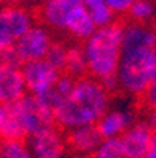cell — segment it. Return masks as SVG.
<instances>
[{
    "instance_id": "cell-8",
    "label": "cell",
    "mask_w": 156,
    "mask_h": 158,
    "mask_svg": "<svg viewBox=\"0 0 156 158\" xmlns=\"http://www.w3.org/2000/svg\"><path fill=\"white\" fill-rule=\"evenodd\" d=\"M33 158H66L67 156V141L66 135L56 125L42 130L27 139Z\"/></svg>"
},
{
    "instance_id": "cell-28",
    "label": "cell",
    "mask_w": 156,
    "mask_h": 158,
    "mask_svg": "<svg viewBox=\"0 0 156 158\" xmlns=\"http://www.w3.org/2000/svg\"><path fill=\"white\" fill-rule=\"evenodd\" d=\"M145 158H156V133H153V138L150 141V147H148Z\"/></svg>"
},
{
    "instance_id": "cell-10",
    "label": "cell",
    "mask_w": 156,
    "mask_h": 158,
    "mask_svg": "<svg viewBox=\"0 0 156 158\" xmlns=\"http://www.w3.org/2000/svg\"><path fill=\"white\" fill-rule=\"evenodd\" d=\"M25 94L27 88L20 67H13L5 63H0V103H14L20 100Z\"/></svg>"
},
{
    "instance_id": "cell-34",
    "label": "cell",
    "mask_w": 156,
    "mask_h": 158,
    "mask_svg": "<svg viewBox=\"0 0 156 158\" xmlns=\"http://www.w3.org/2000/svg\"><path fill=\"white\" fill-rule=\"evenodd\" d=\"M80 2H81V0H80Z\"/></svg>"
},
{
    "instance_id": "cell-13",
    "label": "cell",
    "mask_w": 156,
    "mask_h": 158,
    "mask_svg": "<svg viewBox=\"0 0 156 158\" xmlns=\"http://www.w3.org/2000/svg\"><path fill=\"white\" fill-rule=\"evenodd\" d=\"M102 136L95 125H84L66 133L67 149L80 156H92L98 144L102 143Z\"/></svg>"
},
{
    "instance_id": "cell-19",
    "label": "cell",
    "mask_w": 156,
    "mask_h": 158,
    "mask_svg": "<svg viewBox=\"0 0 156 158\" xmlns=\"http://www.w3.org/2000/svg\"><path fill=\"white\" fill-rule=\"evenodd\" d=\"M126 14L130 22L148 25L156 20V0H134Z\"/></svg>"
},
{
    "instance_id": "cell-33",
    "label": "cell",
    "mask_w": 156,
    "mask_h": 158,
    "mask_svg": "<svg viewBox=\"0 0 156 158\" xmlns=\"http://www.w3.org/2000/svg\"><path fill=\"white\" fill-rule=\"evenodd\" d=\"M153 28H154V31H156V20H154V27H153Z\"/></svg>"
},
{
    "instance_id": "cell-4",
    "label": "cell",
    "mask_w": 156,
    "mask_h": 158,
    "mask_svg": "<svg viewBox=\"0 0 156 158\" xmlns=\"http://www.w3.org/2000/svg\"><path fill=\"white\" fill-rule=\"evenodd\" d=\"M13 105L22 124V128L27 135V139L42 130H47L56 125L53 110L44 103L41 97L25 94Z\"/></svg>"
},
{
    "instance_id": "cell-7",
    "label": "cell",
    "mask_w": 156,
    "mask_h": 158,
    "mask_svg": "<svg viewBox=\"0 0 156 158\" xmlns=\"http://www.w3.org/2000/svg\"><path fill=\"white\" fill-rule=\"evenodd\" d=\"M53 35L52 31L42 24H34L24 36H22L16 42V52L22 61L28 63V61H36V60H44L53 44Z\"/></svg>"
},
{
    "instance_id": "cell-26",
    "label": "cell",
    "mask_w": 156,
    "mask_h": 158,
    "mask_svg": "<svg viewBox=\"0 0 156 158\" xmlns=\"http://www.w3.org/2000/svg\"><path fill=\"white\" fill-rule=\"evenodd\" d=\"M2 63L8 64V66H13V67H20L22 66V61L16 52L14 47H10V49H5L3 53H2Z\"/></svg>"
},
{
    "instance_id": "cell-5",
    "label": "cell",
    "mask_w": 156,
    "mask_h": 158,
    "mask_svg": "<svg viewBox=\"0 0 156 158\" xmlns=\"http://www.w3.org/2000/svg\"><path fill=\"white\" fill-rule=\"evenodd\" d=\"M34 14L30 8L2 5L0 6V47L3 50L14 47L16 42L33 25Z\"/></svg>"
},
{
    "instance_id": "cell-31",
    "label": "cell",
    "mask_w": 156,
    "mask_h": 158,
    "mask_svg": "<svg viewBox=\"0 0 156 158\" xmlns=\"http://www.w3.org/2000/svg\"><path fill=\"white\" fill-rule=\"evenodd\" d=\"M2 114H3V105L0 103V121H2Z\"/></svg>"
},
{
    "instance_id": "cell-9",
    "label": "cell",
    "mask_w": 156,
    "mask_h": 158,
    "mask_svg": "<svg viewBox=\"0 0 156 158\" xmlns=\"http://www.w3.org/2000/svg\"><path fill=\"white\" fill-rule=\"evenodd\" d=\"M151 138H153V130L148 125V122L144 121L134 122L120 136L125 158H145Z\"/></svg>"
},
{
    "instance_id": "cell-29",
    "label": "cell",
    "mask_w": 156,
    "mask_h": 158,
    "mask_svg": "<svg viewBox=\"0 0 156 158\" xmlns=\"http://www.w3.org/2000/svg\"><path fill=\"white\" fill-rule=\"evenodd\" d=\"M151 81H156V46L151 49Z\"/></svg>"
},
{
    "instance_id": "cell-25",
    "label": "cell",
    "mask_w": 156,
    "mask_h": 158,
    "mask_svg": "<svg viewBox=\"0 0 156 158\" xmlns=\"http://www.w3.org/2000/svg\"><path fill=\"white\" fill-rule=\"evenodd\" d=\"M103 2L113 10V13L116 16H123V14L128 13L130 6L133 5L134 0H103Z\"/></svg>"
},
{
    "instance_id": "cell-3",
    "label": "cell",
    "mask_w": 156,
    "mask_h": 158,
    "mask_svg": "<svg viewBox=\"0 0 156 158\" xmlns=\"http://www.w3.org/2000/svg\"><path fill=\"white\" fill-rule=\"evenodd\" d=\"M117 81L119 89L125 94L141 97L151 83V49L123 52L117 69Z\"/></svg>"
},
{
    "instance_id": "cell-22",
    "label": "cell",
    "mask_w": 156,
    "mask_h": 158,
    "mask_svg": "<svg viewBox=\"0 0 156 158\" xmlns=\"http://www.w3.org/2000/svg\"><path fill=\"white\" fill-rule=\"evenodd\" d=\"M46 60L49 64H52L55 69L61 74H64L66 71V60H67V44H64L61 41H53V44L50 46Z\"/></svg>"
},
{
    "instance_id": "cell-1",
    "label": "cell",
    "mask_w": 156,
    "mask_h": 158,
    "mask_svg": "<svg viewBox=\"0 0 156 158\" xmlns=\"http://www.w3.org/2000/svg\"><path fill=\"white\" fill-rule=\"evenodd\" d=\"M109 105L111 94L98 80L89 75L77 78L72 93L53 111L55 124L66 131L84 125H95L109 110Z\"/></svg>"
},
{
    "instance_id": "cell-20",
    "label": "cell",
    "mask_w": 156,
    "mask_h": 158,
    "mask_svg": "<svg viewBox=\"0 0 156 158\" xmlns=\"http://www.w3.org/2000/svg\"><path fill=\"white\" fill-rule=\"evenodd\" d=\"M0 158H33L25 139H0Z\"/></svg>"
},
{
    "instance_id": "cell-12",
    "label": "cell",
    "mask_w": 156,
    "mask_h": 158,
    "mask_svg": "<svg viewBox=\"0 0 156 158\" xmlns=\"http://www.w3.org/2000/svg\"><path fill=\"white\" fill-rule=\"evenodd\" d=\"M156 46V31L150 25L136 22H122V50L153 49Z\"/></svg>"
},
{
    "instance_id": "cell-27",
    "label": "cell",
    "mask_w": 156,
    "mask_h": 158,
    "mask_svg": "<svg viewBox=\"0 0 156 158\" xmlns=\"http://www.w3.org/2000/svg\"><path fill=\"white\" fill-rule=\"evenodd\" d=\"M6 5H14V6H24V8H28L30 5H34L39 0H5Z\"/></svg>"
},
{
    "instance_id": "cell-32",
    "label": "cell",
    "mask_w": 156,
    "mask_h": 158,
    "mask_svg": "<svg viewBox=\"0 0 156 158\" xmlns=\"http://www.w3.org/2000/svg\"><path fill=\"white\" fill-rule=\"evenodd\" d=\"M2 53H3V49L0 47V63H2Z\"/></svg>"
},
{
    "instance_id": "cell-30",
    "label": "cell",
    "mask_w": 156,
    "mask_h": 158,
    "mask_svg": "<svg viewBox=\"0 0 156 158\" xmlns=\"http://www.w3.org/2000/svg\"><path fill=\"white\" fill-rule=\"evenodd\" d=\"M148 125L151 127L153 133H156V110L148 113Z\"/></svg>"
},
{
    "instance_id": "cell-21",
    "label": "cell",
    "mask_w": 156,
    "mask_h": 158,
    "mask_svg": "<svg viewBox=\"0 0 156 158\" xmlns=\"http://www.w3.org/2000/svg\"><path fill=\"white\" fill-rule=\"evenodd\" d=\"M91 158H125L123 146L120 138H106L102 139Z\"/></svg>"
},
{
    "instance_id": "cell-2",
    "label": "cell",
    "mask_w": 156,
    "mask_h": 158,
    "mask_svg": "<svg viewBox=\"0 0 156 158\" xmlns=\"http://www.w3.org/2000/svg\"><path fill=\"white\" fill-rule=\"evenodd\" d=\"M81 46L87 63V75L98 80L109 94L116 93L119 89L117 69L123 53L122 22L117 20L108 27L97 28Z\"/></svg>"
},
{
    "instance_id": "cell-15",
    "label": "cell",
    "mask_w": 156,
    "mask_h": 158,
    "mask_svg": "<svg viewBox=\"0 0 156 158\" xmlns=\"http://www.w3.org/2000/svg\"><path fill=\"white\" fill-rule=\"evenodd\" d=\"M95 30L97 27L94 24V20L83 3H78L77 6L70 10L67 19H66V24H64V31L74 41L84 42L95 33Z\"/></svg>"
},
{
    "instance_id": "cell-24",
    "label": "cell",
    "mask_w": 156,
    "mask_h": 158,
    "mask_svg": "<svg viewBox=\"0 0 156 158\" xmlns=\"http://www.w3.org/2000/svg\"><path fill=\"white\" fill-rule=\"evenodd\" d=\"M142 105L145 108H148L150 111L156 110V81H151L150 86L145 89V93L139 97Z\"/></svg>"
},
{
    "instance_id": "cell-23",
    "label": "cell",
    "mask_w": 156,
    "mask_h": 158,
    "mask_svg": "<svg viewBox=\"0 0 156 158\" xmlns=\"http://www.w3.org/2000/svg\"><path fill=\"white\" fill-rule=\"evenodd\" d=\"M75 81H77V78L70 77L69 74H66V72L59 75V78H58L56 85L53 86V91H55V94L61 99V102H62L66 97H67V96L72 93Z\"/></svg>"
},
{
    "instance_id": "cell-18",
    "label": "cell",
    "mask_w": 156,
    "mask_h": 158,
    "mask_svg": "<svg viewBox=\"0 0 156 158\" xmlns=\"http://www.w3.org/2000/svg\"><path fill=\"white\" fill-rule=\"evenodd\" d=\"M81 3L87 10V13L91 14L97 28H103L117 22V16L103 0H81Z\"/></svg>"
},
{
    "instance_id": "cell-17",
    "label": "cell",
    "mask_w": 156,
    "mask_h": 158,
    "mask_svg": "<svg viewBox=\"0 0 156 158\" xmlns=\"http://www.w3.org/2000/svg\"><path fill=\"white\" fill-rule=\"evenodd\" d=\"M66 74L74 78H83L87 75V63L81 44H69L67 60H66Z\"/></svg>"
},
{
    "instance_id": "cell-11",
    "label": "cell",
    "mask_w": 156,
    "mask_h": 158,
    "mask_svg": "<svg viewBox=\"0 0 156 158\" xmlns=\"http://www.w3.org/2000/svg\"><path fill=\"white\" fill-rule=\"evenodd\" d=\"M81 3L80 0H42L39 6V19L42 25L53 31H64V24L70 10Z\"/></svg>"
},
{
    "instance_id": "cell-6",
    "label": "cell",
    "mask_w": 156,
    "mask_h": 158,
    "mask_svg": "<svg viewBox=\"0 0 156 158\" xmlns=\"http://www.w3.org/2000/svg\"><path fill=\"white\" fill-rule=\"evenodd\" d=\"M20 72L25 81L27 93L36 97H41L56 85L61 72H58L46 60L28 61L20 66Z\"/></svg>"
},
{
    "instance_id": "cell-14",
    "label": "cell",
    "mask_w": 156,
    "mask_h": 158,
    "mask_svg": "<svg viewBox=\"0 0 156 158\" xmlns=\"http://www.w3.org/2000/svg\"><path fill=\"white\" fill-rule=\"evenodd\" d=\"M134 124V116L126 110L109 108L97 121L95 127L103 139L106 138H120L122 135Z\"/></svg>"
},
{
    "instance_id": "cell-16",
    "label": "cell",
    "mask_w": 156,
    "mask_h": 158,
    "mask_svg": "<svg viewBox=\"0 0 156 158\" xmlns=\"http://www.w3.org/2000/svg\"><path fill=\"white\" fill-rule=\"evenodd\" d=\"M27 135L22 128L14 105H3V114L0 121V139H25Z\"/></svg>"
}]
</instances>
